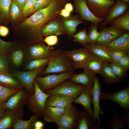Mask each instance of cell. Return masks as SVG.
<instances>
[{"mask_svg":"<svg viewBox=\"0 0 129 129\" xmlns=\"http://www.w3.org/2000/svg\"><path fill=\"white\" fill-rule=\"evenodd\" d=\"M69 0H53L48 6L36 11L22 23L21 26L31 30L36 44L43 42L40 33L41 29L49 21L59 16L60 11Z\"/></svg>","mask_w":129,"mask_h":129,"instance_id":"obj_1","label":"cell"},{"mask_svg":"<svg viewBox=\"0 0 129 129\" xmlns=\"http://www.w3.org/2000/svg\"><path fill=\"white\" fill-rule=\"evenodd\" d=\"M66 51L58 50L57 54L49 58L47 67L41 74L74 72L75 68L72 61L66 55Z\"/></svg>","mask_w":129,"mask_h":129,"instance_id":"obj_2","label":"cell"},{"mask_svg":"<svg viewBox=\"0 0 129 129\" xmlns=\"http://www.w3.org/2000/svg\"><path fill=\"white\" fill-rule=\"evenodd\" d=\"M33 85L34 92L33 94L29 95L27 104L30 111L40 118L42 116L45 107L46 100L51 95L42 91L35 80Z\"/></svg>","mask_w":129,"mask_h":129,"instance_id":"obj_3","label":"cell"},{"mask_svg":"<svg viewBox=\"0 0 129 129\" xmlns=\"http://www.w3.org/2000/svg\"><path fill=\"white\" fill-rule=\"evenodd\" d=\"M86 86L78 84L70 79L66 80L56 87L44 92L50 95L61 94L70 97L75 100Z\"/></svg>","mask_w":129,"mask_h":129,"instance_id":"obj_4","label":"cell"},{"mask_svg":"<svg viewBox=\"0 0 129 129\" xmlns=\"http://www.w3.org/2000/svg\"><path fill=\"white\" fill-rule=\"evenodd\" d=\"M73 71L61 73L58 75H48L44 77L37 76L35 78L40 89L45 92L56 87L63 82L70 79Z\"/></svg>","mask_w":129,"mask_h":129,"instance_id":"obj_5","label":"cell"},{"mask_svg":"<svg viewBox=\"0 0 129 129\" xmlns=\"http://www.w3.org/2000/svg\"><path fill=\"white\" fill-rule=\"evenodd\" d=\"M45 67V66L26 71H14L11 74L20 82L24 88L31 95L34 92L33 83L36 78L41 74Z\"/></svg>","mask_w":129,"mask_h":129,"instance_id":"obj_6","label":"cell"},{"mask_svg":"<svg viewBox=\"0 0 129 129\" xmlns=\"http://www.w3.org/2000/svg\"><path fill=\"white\" fill-rule=\"evenodd\" d=\"M87 6L96 17L103 20L108 15L116 0H86Z\"/></svg>","mask_w":129,"mask_h":129,"instance_id":"obj_7","label":"cell"},{"mask_svg":"<svg viewBox=\"0 0 129 129\" xmlns=\"http://www.w3.org/2000/svg\"><path fill=\"white\" fill-rule=\"evenodd\" d=\"M100 99L106 100L118 104L125 113L129 112V86L115 92H101Z\"/></svg>","mask_w":129,"mask_h":129,"instance_id":"obj_8","label":"cell"},{"mask_svg":"<svg viewBox=\"0 0 129 129\" xmlns=\"http://www.w3.org/2000/svg\"><path fill=\"white\" fill-rule=\"evenodd\" d=\"M29 94L23 88L11 96L0 107L5 111L18 109L27 104Z\"/></svg>","mask_w":129,"mask_h":129,"instance_id":"obj_9","label":"cell"},{"mask_svg":"<svg viewBox=\"0 0 129 129\" xmlns=\"http://www.w3.org/2000/svg\"><path fill=\"white\" fill-rule=\"evenodd\" d=\"M99 32L101 33L96 44L105 45L119 38L127 31L124 29L110 26L102 27L100 26Z\"/></svg>","mask_w":129,"mask_h":129,"instance_id":"obj_10","label":"cell"},{"mask_svg":"<svg viewBox=\"0 0 129 129\" xmlns=\"http://www.w3.org/2000/svg\"><path fill=\"white\" fill-rule=\"evenodd\" d=\"M78 113L77 109L72 103L65 107L57 125L58 129H73Z\"/></svg>","mask_w":129,"mask_h":129,"instance_id":"obj_11","label":"cell"},{"mask_svg":"<svg viewBox=\"0 0 129 129\" xmlns=\"http://www.w3.org/2000/svg\"><path fill=\"white\" fill-rule=\"evenodd\" d=\"M75 11L79 15L80 20H86L99 25L103 20L97 18L92 13L88 8L86 0H72Z\"/></svg>","mask_w":129,"mask_h":129,"instance_id":"obj_12","label":"cell"},{"mask_svg":"<svg viewBox=\"0 0 129 129\" xmlns=\"http://www.w3.org/2000/svg\"><path fill=\"white\" fill-rule=\"evenodd\" d=\"M42 43L34 44L29 48L28 59L30 60L38 58H49L56 54L58 50Z\"/></svg>","mask_w":129,"mask_h":129,"instance_id":"obj_13","label":"cell"},{"mask_svg":"<svg viewBox=\"0 0 129 129\" xmlns=\"http://www.w3.org/2000/svg\"><path fill=\"white\" fill-rule=\"evenodd\" d=\"M129 2L124 0H116L106 17L100 23V26L106 27L114 19L123 15L129 11Z\"/></svg>","mask_w":129,"mask_h":129,"instance_id":"obj_14","label":"cell"},{"mask_svg":"<svg viewBox=\"0 0 129 129\" xmlns=\"http://www.w3.org/2000/svg\"><path fill=\"white\" fill-rule=\"evenodd\" d=\"M101 86L102 85L99 82L98 77L95 75L93 85L92 103L94 107L92 117L96 124L97 123L100 124L101 121L100 115L104 114V112L101 108L100 105Z\"/></svg>","mask_w":129,"mask_h":129,"instance_id":"obj_15","label":"cell"},{"mask_svg":"<svg viewBox=\"0 0 129 129\" xmlns=\"http://www.w3.org/2000/svg\"><path fill=\"white\" fill-rule=\"evenodd\" d=\"M22 108L14 110L5 111L0 118V129L13 128L19 120L22 119L24 114Z\"/></svg>","mask_w":129,"mask_h":129,"instance_id":"obj_16","label":"cell"},{"mask_svg":"<svg viewBox=\"0 0 129 129\" xmlns=\"http://www.w3.org/2000/svg\"><path fill=\"white\" fill-rule=\"evenodd\" d=\"M66 54L72 60L75 69H82L92 53L84 47L66 51Z\"/></svg>","mask_w":129,"mask_h":129,"instance_id":"obj_17","label":"cell"},{"mask_svg":"<svg viewBox=\"0 0 129 129\" xmlns=\"http://www.w3.org/2000/svg\"><path fill=\"white\" fill-rule=\"evenodd\" d=\"M59 16L49 21L43 26L40 30L42 36L66 34Z\"/></svg>","mask_w":129,"mask_h":129,"instance_id":"obj_18","label":"cell"},{"mask_svg":"<svg viewBox=\"0 0 129 129\" xmlns=\"http://www.w3.org/2000/svg\"><path fill=\"white\" fill-rule=\"evenodd\" d=\"M100 124H96L92 117L84 108L78 112L74 129H101Z\"/></svg>","mask_w":129,"mask_h":129,"instance_id":"obj_19","label":"cell"},{"mask_svg":"<svg viewBox=\"0 0 129 129\" xmlns=\"http://www.w3.org/2000/svg\"><path fill=\"white\" fill-rule=\"evenodd\" d=\"M93 85L86 86L82 91L80 95L73 101L76 104L82 105L92 117L93 111L91 104L93 95Z\"/></svg>","mask_w":129,"mask_h":129,"instance_id":"obj_20","label":"cell"},{"mask_svg":"<svg viewBox=\"0 0 129 129\" xmlns=\"http://www.w3.org/2000/svg\"><path fill=\"white\" fill-rule=\"evenodd\" d=\"M101 46L108 49L123 51L129 53V32L126 31L121 36L107 45Z\"/></svg>","mask_w":129,"mask_h":129,"instance_id":"obj_21","label":"cell"},{"mask_svg":"<svg viewBox=\"0 0 129 129\" xmlns=\"http://www.w3.org/2000/svg\"><path fill=\"white\" fill-rule=\"evenodd\" d=\"M72 98L61 94L51 95L47 98L45 106L53 107L59 108H65L73 102Z\"/></svg>","mask_w":129,"mask_h":129,"instance_id":"obj_22","label":"cell"},{"mask_svg":"<svg viewBox=\"0 0 129 129\" xmlns=\"http://www.w3.org/2000/svg\"><path fill=\"white\" fill-rule=\"evenodd\" d=\"M63 25L68 38L70 39L72 36L75 34L77 31L76 28L79 24L87 22L81 21L79 15H74L67 18L59 16Z\"/></svg>","mask_w":129,"mask_h":129,"instance_id":"obj_23","label":"cell"},{"mask_svg":"<svg viewBox=\"0 0 129 129\" xmlns=\"http://www.w3.org/2000/svg\"><path fill=\"white\" fill-rule=\"evenodd\" d=\"M65 108H59L53 107L45 106L42 116L47 122L55 123L58 125Z\"/></svg>","mask_w":129,"mask_h":129,"instance_id":"obj_24","label":"cell"},{"mask_svg":"<svg viewBox=\"0 0 129 129\" xmlns=\"http://www.w3.org/2000/svg\"><path fill=\"white\" fill-rule=\"evenodd\" d=\"M95 74L90 71L84 70L82 73L72 74L70 79L76 84L87 86L93 85Z\"/></svg>","mask_w":129,"mask_h":129,"instance_id":"obj_25","label":"cell"},{"mask_svg":"<svg viewBox=\"0 0 129 129\" xmlns=\"http://www.w3.org/2000/svg\"><path fill=\"white\" fill-rule=\"evenodd\" d=\"M0 85L13 89L20 90L24 88L20 82L8 72L0 71Z\"/></svg>","mask_w":129,"mask_h":129,"instance_id":"obj_26","label":"cell"},{"mask_svg":"<svg viewBox=\"0 0 129 129\" xmlns=\"http://www.w3.org/2000/svg\"><path fill=\"white\" fill-rule=\"evenodd\" d=\"M103 60L92 54L82 68L84 70L91 71L95 74H100L102 66Z\"/></svg>","mask_w":129,"mask_h":129,"instance_id":"obj_27","label":"cell"},{"mask_svg":"<svg viewBox=\"0 0 129 129\" xmlns=\"http://www.w3.org/2000/svg\"><path fill=\"white\" fill-rule=\"evenodd\" d=\"M100 74L107 83H116L121 81L115 75L109 63L103 61Z\"/></svg>","mask_w":129,"mask_h":129,"instance_id":"obj_28","label":"cell"},{"mask_svg":"<svg viewBox=\"0 0 129 129\" xmlns=\"http://www.w3.org/2000/svg\"><path fill=\"white\" fill-rule=\"evenodd\" d=\"M84 48L88 50L92 54L96 55L100 59L109 63L111 60L106 48L102 46L96 44L88 43Z\"/></svg>","mask_w":129,"mask_h":129,"instance_id":"obj_29","label":"cell"},{"mask_svg":"<svg viewBox=\"0 0 129 129\" xmlns=\"http://www.w3.org/2000/svg\"><path fill=\"white\" fill-rule=\"evenodd\" d=\"M110 26L121 28L129 32V11L109 23Z\"/></svg>","mask_w":129,"mask_h":129,"instance_id":"obj_30","label":"cell"},{"mask_svg":"<svg viewBox=\"0 0 129 129\" xmlns=\"http://www.w3.org/2000/svg\"><path fill=\"white\" fill-rule=\"evenodd\" d=\"M38 118L35 114L32 115L29 119L24 120L21 119L13 126L14 129H34L35 122L38 120Z\"/></svg>","mask_w":129,"mask_h":129,"instance_id":"obj_31","label":"cell"},{"mask_svg":"<svg viewBox=\"0 0 129 129\" xmlns=\"http://www.w3.org/2000/svg\"><path fill=\"white\" fill-rule=\"evenodd\" d=\"M99 25L91 23L88 29V43L96 44L97 41L100 36L101 33L98 31Z\"/></svg>","mask_w":129,"mask_h":129,"instance_id":"obj_32","label":"cell"},{"mask_svg":"<svg viewBox=\"0 0 129 129\" xmlns=\"http://www.w3.org/2000/svg\"><path fill=\"white\" fill-rule=\"evenodd\" d=\"M11 2V0H0V20L2 22H5L9 18V10Z\"/></svg>","mask_w":129,"mask_h":129,"instance_id":"obj_33","label":"cell"},{"mask_svg":"<svg viewBox=\"0 0 129 129\" xmlns=\"http://www.w3.org/2000/svg\"><path fill=\"white\" fill-rule=\"evenodd\" d=\"M49 58H38L30 60L26 67L29 70L38 69L48 65Z\"/></svg>","mask_w":129,"mask_h":129,"instance_id":"obj_34","label":"cell"},{"mask_svg":"<svg viewBox=\"0 0 129 129\" xmlns=\"http://www.w3.org/2000/svg\"><path fill=\"white\" fill-rule=\"evenodd\" d=\"M19 90L9 88L0 85V107L4 104L11 96Z\"/></svg>","mask_w":129,"mask_h":129,"instance_id":"obj_35","label":"cell"},{"mask_svg":"<svg viewBox=\"0 0 129 129\" xmlns=\"http://www.w3.org/2000/svg\"><path fill=\"white\" fill-rule=\"evenodd\" d=\"M87 30L86 28L85 27L73 35L71 37L74 38L73 41L82 46H85L88 43V36Z\"/></svg>","mask_w":129,"mask_h":129,"instance_id":"obj_36","label":"cell"},{"mask_svg":"<svg viewBox=\"0 0 129 129\" xmlns=\"http://www.w3.org/2000/svg\"><path fill=\"white\" fill-rule=\"evenodd\" d=\"M109 63L114 74L120 80L126 76L127 70L118 62L112 61Z\"/></svg>","mask_w":129,"mask_h":129,"instance_id":"obj_37","label":"cell"},{"mask_svg":"<svg viewBox=\"0 0 129 129\" xmlns=\"http://www.w3.org/2000/svg\"><path fill=\"white\" fill-rule=\"evenodd\" d=\"M14 44V42L5 41L0 38V55L9 59L11 49Z\"/></svg>","mask_w":129,"mask_h":129,"instance_id":"obj_38","label":"cell"},{"mask_svg":"<svg viewBox=\"0 0 129 129\" xmlns=\"http://www.w3.org/2000/svg\"><path fill=\"white\" fill-rule=\"evenodd\" d=\"M22 14V10L14 2L11 1L9 10V17L14 21Z\"/></svg>","mask_w":129,"mask_h":129,"instance_id":"obj_39","label":"cell"},{"mask_svg":"<svg viewBox=\"0 0 129 129\" xmlns=\"http://www.w3.org/2000/svg\"><path fill=\"white\" fill-rule=\"evenodd\" d=\"M36 0H27L24 4L22 9L23 16H26L35 12L34 7Z\"/></svg>","mask_w":129,"mask_h":129,"instance_id":"obj_40","label":"cell"},{"mask_svg":"<svg viewBox=\"0 0 129 129\" xmlns=\"http://www.w3.org/2000/svg\"><path fill=\"white\" fill-rule=\"evenodd\" d=\"M110 123L113 129H123L126 125L122 116H118L115 115L112 117Z\"/></svg>","mask_w":129,"mask_h":129,"instance_id":"obj_41","label":"cell"},{"mask_svg":"<svg viewBox=\"0 0 129 129\" xmlns=\"http://www.w3.org/2000/svg\"><path fill=\"white\" fill-rule=\"evenodd\" d=\"M24 55L23 52L21 50L17 49L14 51L11 55L13 64L16 66H20L23 61Z\"/></svg>","mask_w":129,"mask_h":129,"instance_id":"obj_42","label":"cell"},{"mask_svg":"<svg viewBox=\"0 0 129 129\" xmlns=\"http://www.w3.org/2000/svg\"><path fill=\"white\" fill-rule=\"evenodd\" d=\"M105 48L111 61L115 62H118L122 57L127 54H129L124 51L113 50Z\"/></svg>","mask_w":129,"mask_h":129,"instance_id":"obj_43","label":"cell"},{"mask_svg":"<svg viewBox=\"0 0 129 129\" xmlns=\"http://www.w3.org/2000/svg\"><path fill=\"white\" fill-rule=\"evenodd\" d=\"M53 0H36L34 7L35 12L47 7Z\"/></svg>","mask_w":129,"mask_h":129,"instance_id":"obj_44","label":"cell"},{"mask_svg":"<svg viewBox=\"0 0 129 129\" xmlns=\"http://www.w3.org/2000/svg\"><path fill=\"white\" fill-rule=\"evenodd\" d=\"M45 42L49 46L55 45L57 44L58 41V35H50L46 36L43 39Z\"/></svg>","mask_w":129,"mask_h":129,"instance_id":"obj_45","label":"cell"},{"mask_svg":"<svg viewBox=\"0 0 129 129\" xmlns=\"http://www.w3.org/2000/svg\"><path fill=\"white\" fill-rule=\"evenodd\" d=\"M9 69L7 59L0 55V71L9 72Z\"/></svg>","mask_w":129,"mask_h":129,"instance_id":"obj_46","label":"cell"},{"mask_svg":"<svg viewBox=\"0 0 129 129\" xmlns=\"http://www.w3.org/2000/svg\"><path fill=\"white\" fill-rule=\"evenodd\" d=\"M118 63L127 70H129V53L122 57Z\"/></svg>","mask_w":129,"mask_h":129,"instance_id":"obj_47","label":"cell"},{"mask_svg":"<svg viewBox=\"0 0 129 129\" xmlns=\"http://www.w3.org/2000/svg\"><path fill=\"white\" fill-rule=\"evenodd\" d=\"M9 30L5 26L0 25V35L2 37H5L8 34Z\"/></svg>","mask_w":129,"mask_h":129,"instance_id":"obj_48","label":"cell"},{"mask_svg":"<svg viewBox=\"0 0 129 129\" xmlns=\"http://www.w3.org/2000/svg\"><path fill=\"white\" fill-rule=\"evenodd\" d=\"M70 13L64 8H62L60 11L59 13L60 16L64 18H67L70 16Z\"/></svg>","mask_w":129,"mask_h":129,"instance_id":"obj_49","label":"cell"},{"mask_svg":"<svg viewBox=\"0 0 129 129\" xmlns=\"http://www.w3.org/2000/svg\"><path fill=\"white\" fill-rule=\"evenodd\" d=\"M128 129L129 128V112L125 113L122 116Z\"/></svg>","mask_w":129,"mask_h":129,"instance_id":"obj_50","label":"cell"},{"mask_svg":"<svg viewBox=\"0 0 129 129\" xmlns=\"http://www.w3.org/2000/svg\"><path fill=\"white\" fill-rule=\"evenodd\" d=\"M43 123L39 120L36 121L35 123L34 129H43Z\"/></svg>","mask_w":129,"mask_h":129,"instance_id":"obj_51","label":"cell"},{"mask_svg":"<svg viewBox=\"0 0 129 129\" xmlns=\"http://www.w3.org/2000/svg\"><path fill=\"white\" fill-rule=\"evenodd\" d=\"M64 7V8L70 13H71L73 11V6L71 3H66Z\"/></svg>","mask_w":129,"mask_h":129,"instance_id":"obj_52","label":"cell"},{"mask_svg":"<svg viewBox=\"0 0 129 129\" xmlns=\"http://www.w3.org/2000/svg\"><path fill=\"white\" fill-rule=\"evenodd\" d=\"M17 4L22 10L23 6L27 0H11Z\"/></svg>","mask_w":129,"mask_h":129,"instance_id":"obj_53","label":"cell"},{"mask_svg":"<svg viewBox=\"0 0 129 129\" xmlns=\"http://www.w3.org/2000/svg\"><path fill=\"white\" fill-rule=\"evenodd\" d=\"M5 110L0 107V118L4 114Z\"/></svg>","mask_w":129,"mask_h":129,"instance_id":"obj_54","label":"cell"},{"mask_svg":"<svg viewBox=\"0 0 129 129\" xmlns=\"http://www.w3.org/2000/svg\"><path fill=\"white\" fill-rule=\"evenodd\" d=\"M125 1L127 2H129V0H124Z\"/></svg>","mask_w":129,"mask_h":129,"instance_id":"obj_55","label":"cell"}]
</instances>
